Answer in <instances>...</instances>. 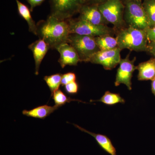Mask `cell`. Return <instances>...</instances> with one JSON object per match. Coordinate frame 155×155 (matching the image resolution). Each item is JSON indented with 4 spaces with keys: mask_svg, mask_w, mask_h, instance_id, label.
<instances>
[{
    "mask_svg": "<svg viewBox=\"0 0 155 155\" xmlns=\"http://www.w3.org/2000/svg\"><path fill=\"white\" fill-rule=\"evenodd\" d=\"M30 6V11H33L35 7L41 5L45 0H26Z\"/></svg>",
    "mask_w": 155,
    "mask_h": 155,
    "instance_id": "cell-25",
    "label": "cell"
},
{
    "mask_svg": "<svg viewBox=\"0 0 155 155\" xmlns=\"http://www.w3.org/2000/svg\"><path fill=\"white\" fill-rule=\"evenodd\" d=\"M96 43L100 51L113 49L118 48L116 38L110 35L95 37Z\"/></svg>",
    "mask_w": 155,
    "mask_h": 155,
    "instance_id": "cell-17",
    "label": "cell"
},
{
    "mask_svg": "<svg viewBox=\"0 0 155 155\" xmlns=\"http://www.w3.org/2000/svg\"><path fill=\"white\" fill-rule=\"evenodd\" d=\"M59 108V107L56 105L52 107L47 105H44L36 107L29 110H24L22 111V114L23 115L28 117L44 119L58 110Z\"/></svg>",
    "mask_w": 155,
    "mask_h": 155,
    "instance_id": "cell-15",
    "label": "cell"
},
{
    "mask_svg": "<svg viewBox=\"0 0 155 155\" xmlns=\"http://www.w3.org/2000/svg\"><path fill=\"white\" fill-rule=\"evenodd\" d=\"M147 51L152 54L155 58V42L150 41L148 44Z\"/></svg>",
    "mask_w": 155,
    "mask_h": 155,
    "instance_id": "cell-27",
    "label": "cell"
},
{
    "mask_svg": "<svg viewBox=\"0 0 155 155\" xmlns=\"http://www.w3.org/2000/svg\"><path fill=\"white\" fill-rule=\"evenodd\" d=\"M67 43L76 51L81 62H89L92 56L100 51L94 37L70 34Z\"/></svg>",
    "mask_w": 155,
    "mask_h": 155,
    "instance_id": "cell-4",
    "label": "cell"
},
{
    "mask_svg": "<svg viewBox=\"0 0 155 155\" xmlns=\"http://www.w3.org/2000/svg\"><path fill=\"white\" fill-rule=\"evenodd\" d=\"M139 81H153L155 78V58L143 62L137 66Z\"/></svg>",
    "mask_w": 155,
    "mask_h": 155,
    "instance_id": "cell-14",
    "label": "cell"
},
{
    "mask_svg": "<svg viewBox=\"0 0 155 155\" xmlns=\"http://www.w3.org/2000/svg\"><path fill=\"white\" fill-rule=\"evenodd\" d=\"M78 19L95 25H106L108 23L103 17L98 5L84 4L79 11Z\"/></svg>",
    "mask_w": 155,
    "mask_h": 155,
    "instance_id": "cell-10",
    "label": "cell"
},
{
    "mask_svg": "<svg viewBox=\"0 0 155 155\" xmlns=\"http://www.w3.org/2000/svg\"><path fill=\"white\" fill-rule=\"evenodd\" d=\"M142 4L150 27H152L155 25V0H143Z\"/></svg>",
    "mask_w": 155,
    "mask_h": 155,
    "instance_id": "cell-20",
    "label": "cell"
},
{
    "mask_svg": "<svg viewBox=\"0 0 155 155\" xmlns=\"http://www.w3.org/2000/svg\"><path fill=\"white\" fill-rule=\"evenodd\" d=\"M98 8L108 23L117 28L124 25L125 5L122 0H108L98 5Z\"/></svg>",
    "mask_w": 155,
    "mask_h": 155,
    "instance_id": "cell-7",
    "label": "cell"
},
{
    "mask_svg": "<svg viewBox=\"0 0 155 155\" xmlns=\"http://www.w3.org/2000/svg\"><path fill=\"white\" fill-rule=\"evenodd\" d=\"M140 1H142V0H140Z\"/></svg>",
    "mask_w": 155,
    "mask_h": 155,
    "instance_id": "cell-29",
    "label": "cell"
},
{
    "mask_svg": "<svg viewBox=\"0 0 155 155\" xmlns=\"http://www.w3.org/2000/svg\"><path fill=\"white\" fill-rule=\"evenodd\" d=\"M76 78V75L74 72H67L62 75L61 84L65 86L68 84L75 81Z\"/></svg>",
    "mask_w": 155,
    "mask_h": 155,
    "instance_id": "cell-22",
    "label": "cell"
},
{
    "mask_svg": "<svg viewBox=\"0 0 155 155\" xmlns=\"http://www.w3.org/2000/svg\"><path fill=\"white\" fill-rule=\"evenodd\" d=\"M60 53V58L58 62L62 68L67 66H77L81 62L79 56L76 51L71 45L65 43L57 49Z\"/></svg>",
    "mask_w": 155,
    "mask_h": 155,
    "instance_id": "cell-11",
    "label": "cell"
},
{
    "mask_svg": "<svg viewBox=\"0 0 155 155\" xmlns=\"http://www.w3.org/2000/svg\"><path fill=\"white\" fill-rule=\"evenodd\" d=\"M95 101L101 102L107 105H114L119 103L124 104L125 100L119 94L107 91L104 94L99 100L91 101V102Z\"/></svg>",
    "mask_w": 155,
    "mask_h": 155,
    "instance_id": "cell-18",
    "label": "cell"
},
{
    "mask_svg": "<svg viewBox=\"0 0 155 155\" xmlns=\"http://www.w3.org/2000/svg\"><path fill=\"white\" fill-rule=\"evenodd\" d=\"M53 99L55 103V105L60 107L64 105L67 103H70L72 101H78L83 102L81 101L71 98L70 97H67L61 90L58 89L54 94L53 95Z\"/></svg>",
    "mask_w": 155,
    "mask_h": 155,
    "instance_id": "cell-21",
    "label": "cell"
},
{
    "mask_svg": "<svg viewBox=\"0 0 155 155\" xmlns=\"http://www.w3.org/2000/svg\"><path fill=\"white\" fill-rule=\"evenodd\" d=\"M151 89L153 94L155 96V78L152 81Z\"/></svg>",
    "mask_w": 155,
    "mask_h": 155,
    "instance_id": "cell-28",
    "label": "cell"
},
{
    "mask_svg": "<svg viewBox=\"0 0 155 155\" xmlns=\"http://www.w3.org/2000/svg\"><path fill=\"white\" fill-rule=\"evenodd\" d=\"M66 92L70 95L75 94L77 93L78 91V84L76 81H73L64 86Z\"/></svg>",
    "mask_w": 155,
    "mask_h": 155,
    "instance_id": "cell-23",
    "label": "cell"
},
{
    "mask_svg": "<svg viewBox=\"0 0 155 155\" xmlns=\"http://www.w3.org/2000/svg\"><path fill=\"white\" fill-rule=\"evenodd\" d=\"M124 19L130 27L146 31L149 22L140 0H125Z\"/></svg>",
    "mask_w": 155,
    "mask_h": 155,
    "instance_id": "cell-3",
    "label": "cell"
},
{
    "mask_svg": "<svg viewBox=\"0 0 155 155\" xmlns=\"http://www.w3.org/2000/svg\"><path fill=\"white\" fill-rule=\"evenodd\" d=\"M118 48L135 51H147L148 39L146 31L129 26L122 29L116 37Z\"/></svg>",
    "mask_w": 155,
    "mask_h": 155,
    "instance_id": "cell-2",
    "label": "cell"
},
{
    "mask_svg": "<svg viewBox=\"0 0 155 155\" xmlns=\"http://www.w3.org/2000/svg\"><path fill=\"white\" fill-rule=\"evenodd\" d=\"M28 48L33 54L35 63V74L38 75L42 61L50 49L49 46L43 40L39 38L28 46Z\"/></svg>",
    "mask_w": 155,
    "mask_h": 155,
    "instance_id": "cell-12",
    "label": "cell"
},
{
    "mask_svg": "<svg viewBox=\"0 0 155 155\" xmlns=\"http://www.w3.org/2000/svg\"><path fill=\"white\" fill-rule=\"evenodd\" d=\"M73 125L81 131L93 137L100 147L106 153L110 155H117L116 148L112 143L111 140L107 136L90 132L76 124H73Z\"/></svg>",
    "mask_w": 155,
    "mask_h": 155,
    "instance_id": "cell-13",
    "label": "cell"
},
{
    "mask_svg": "<svg viewBox=\"0 0 155 155\" xmlns=\"http://www.w3.org/2000/svg\"><path fill=\"white\" fill-rule=\"evenodd\" d=\"M70 34L67 20H60L49 15L46 20H40L37 23L36 35L51 49L57 50L61 45L67 43Z\"/></svg>",
    "mask_w": 155,
    "mask_h": 155,
    "instance_id": "cell-1",
    "label": "cell"
},
{
    "mask_svg": "<svg viewBox=\"0 0 155 155\" xmlns=\"http://www.w3.org/2000/svg\"><path fill=\"white\" fill-rule=\"evenodd\" d=\"M50 15L61 20L72 18L79 13L84 0H49Z\"/></svg>",
    "mask_w": 155,
    "mask_h": 155,
    "instance_id": "cell-5",
    "label": "cell"
},
{
    "mask_svg": "<svg viewBox=\"0 0 155 155\" xmlns=\"http://www.w3.org/2000/svg\"><path fill=\"white\" fill-rule=\"evenodd\" d=\"M17 3V9L19 16L27 22L28 30L31 32L36 35L37 24L31 17L30 9L27 6L20 2L19 0H15Z\"/></svg>",
    "mask_w": 155,
    "mask_h": 155,
    "instance_id": "cell-16",
    "label": "cell"
},
{
    "mask_svg": "<svg viewBox=\"0 0 155 155\" xmlns=\"http://www.w3.org/2000/svg\"><path fill=\"white\" fill-rule=\"evenodd\" d=\"M69 25L70 34L94 37L110 35L113 32L112 28L106 25H95L79 19L67 20Z\"/></svg>",
    "mask_w": 155,
    "mask_h": 155,
    "instance_id": "cell-6",
    "label": "cell"
},
{
    "mask_svg": "<svg viewBox=\"0 0 155 155\" xmlns=\"http://www.w3.org/2000/svg\"><path fill=\"white\" fill-rule=\"evenodd\" d=\"M148 40L150 41L155 42V25L148 28L146 30Z\"/></svg>",
    "mask_w": 155,
    "mask_h": 155,
    "instance_id": "cell-24",
    "label": "cell"
},
{
    "mask_svg": "<svg viewBox=\"0 0 155 155\" xmlns=\"http://www.w3.org/2000/svg\"><path fill=\"white\" fill-rule=\"evenodd\" d=\"M135 58L134 60L129 59V54L124 59H121L119 63V67L117 69L115 85L118 86L123 84H125L129 90L132 89L131 78L134 71L137 69L134 65Z\"/></svg>",
    "mask_w": 155,
    "mask_h": 155,
    "instance_id": "cell-9",
    "label": "cell"
},
{
    "mask_svg": "<svg viewBox=\"0 0 155 155\" xmlns=\"http://www.w3.org/2000/svg\"><path fill=\"white\" fill-rule=\"evenodd\" d=\"M62 75L61 73H57L49 76H45L44 78V80L51 92V96L52 97L54 94L59 89V87L61 84Z\"/></svg>",
    "mask_w": 155,
    "mask_h": 155,
    "instance_id": "cell-19",
    "label": "cell"
},
{
    "mask_svg": "<svg viewBox=\"0 0 155 155\" xmlns=\"http://www.w3.org/2000/svg\"><path fill=\"white\" fill-rule=\"evenodd\" d=\"M121 51L119 48L99 51L92 56L89 62L102 65L106 70H111L119 64L121 60Z\"/></svg>",
    "mask_w": 155,
    "mask_h": 155,
    "instance_id": "cell-8",
    "label": "cell"
},
{
    "mask_svg": "<svg viewBox=\"0 0 155 155\" xmlns=\"http://www.w3.org/2000/svg\"><path fill=\"white\" fill-rule=\"evenodd\" d=\"M108 0H84V4L98 5L107 2Z\"/></svg>",
    "mask_w": 155,
    "mask_h": 155,
    "instance_id": "cell-26",
    "label": "cell"
}]
</instances>
